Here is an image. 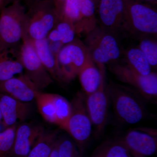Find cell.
<instances>
[{
    "label": "cell",
    "instance_id": "24",
    "mask_svg": "<svg viewBox=\"0 0 157 157\" xmlns=\"http://www.w3.org/2000/svg\"><path fill=\"white\" fill-rule=\"evenodd\" d=\"M16 124L0 132V157H12Z\"/></svg>",
    "mask_w": 157,
    "mask_h": 157
},
{
    "label": "cell",
    "instance_id": "23",
    "mask_svg": "<svg viewBox=\"0 0 157 157\" xmlns=\"http://www.w3.org/2000/svg\"><path fill=\"white\" fill-rule=\"evenodd\" d=\"M58 120V126L64 130L71 112V103L58 94H52Z\"/></svg>",
    "mask_w": 157,
    "mask_h": 157
},
{
    "label": "cell",
    "instance_id": "18",
    "mask_svg": "<svg viewBox=\"0 0 157 157\" xmlns=\"http://www.w3.org/2000/svg\"><path fill=\"white\" fill-rule=\"evenodd\" d=\"M106 68L99 69L92 60L82 68L78 76L86 95L94 92L100 87Z\"/></svg>",
    "mask_w": 157,
    "mask_h": 157
},
{
    "label": "cell",
    "instance_id": "27",
    "mask_svg": "<svg viewBox=\"0 0 157 157\" xmlns=\"http://www.w3.org/2000/svg\"><path fill=\"white\" fill-rule=\"evenodd\" d=\"M58 151L59 157H78V153L73 141L67 137L58 139Z\"/></svg>",
    "mask_w": 157,
    "mask_h": 157
},
{
    "label": "cell",
    "instance_id": "29",
    "mask_svg": "<svg viewBox=\"0 0 157 157\" xmlns=\"http://www.w3.org/2000/svg\"><path fill=\"white\" fill-rule=\"evenodd\" d=\"M67 0H53V4L58 15L62 19L64 10L65 3Z\"/></svg>",
    "mask_w": 157,
    "mask_h": 157
},
{
    "label": "cell",
    "instance_id": "5",
    "mask_svg": "<svg viewBox=\"0 0 157 157\" xmlns=\"http://www.w3.org/2000/svg\"><path fill=\"white\" fill-rule=\"evenodd\" d=\"M91 60L86 45L80 39L76 38L72 42L64 45L57 56L62 82L72 81Z\"/></svg>",
    "mask_w": 157,
    "mask_h": 157
},
{
    "label": "cell",
    "instance_id": "16",
    "mask_svg": "<svg viewBox=\"0 0 157 157\" xmlns=\"http://www.w3.org/2000/svg\"><path fill=\"white\" fill-rule=\"evenodd\" d=\"M21 46L0 48V82L22 73Z\"/></svg>",
    "mask_w": 157,
    "mask_h": 157
},
{
    "label": "cell",
    "instance_id": "2",
    "mask_svg": "<svg viewBox=\"0 0 157 157\" xmlns=\"http://www.w3.org/2000/svg\"><path fill=\"white\" fill-rule=\"evenodd\" d=\"M84 43L99 69L105 67L106 64L115 63L121 56L117 35L99 26L86 35Z\"/></svg>",
    "mask_w": 157,
    "mask_h": 157
},
{
    "label": "cell",
    "instance_id": "4",
    "mask_svg": "<svg viewBox=\"0 0 157 157\" xmlns=\"http://www.w3.org/2000/svg\"><path fill=\"white\" fill-rule=\"evenodd\" d=\"M0 48L21 45L26 7L21 0H16L0 9Z\"/></svg>",
    "mask_w": 157,
    "mask_h": 157
},
{
    "label": "cell",
    "instance_id": "13",
    "mask_svg": "<svg viewBox=\"0 0 157 157\" xmlns=\"http://www.w3.org/2000/svg\"><path fill=\"white\" fill-rule=\"evenodd\" d=\"M40 92L41 91L22 73L17 77H13L0 82V93L22 102L30 103L36 100Z\"/></svg>",
    "mask_w": 157,
    "mask_h": 157
},
{
    "label": "cell",
    "instance_id": "9",
    "mask_svg": "<svg viewBox=\"0 0 157 157\" xmlns=\"http://www.w3.org/2000/svg\"><path fill=\"white\" fill-rule=\"evenodd\" d=\"M109 70L121 82L135 88L147 98H157V75L152 72L148 75H143L127 65L117 63L111 64Z\"/></svg>",
    "mask_w": 157,
    "mask_h": 157
},
{
    "label": "cell",
    "instance_id": "19",
    "mask_svg": "<svg viewBox=\"0 0 157 157\" xmlns=\"http://www.w3.org/2000/svg\"><path fill=\"white\" fill-rule=\"evenodd\" d=\"M56 131L45 130L31 149L27 157H50L58 140Z\"/></svg>",
    "mask_w": 157,
    "mask_h": 157
},
{
    "label": "cell",
    "instance_id": "1",
    "mask_svg": "<svg viewBox=\"0 0 157 157\" xmlns=\"http://www.w3.org/2000/svg\"><path fill=\"white\" fill-rule=\"evenodd\" d=\"M60 20L53 3L36 0L26 12L22 41L45 39Z\"/></svg>",
    "mask_w": 157,
    "mask_h": 157
},
{
    "label": "cell",
    "instance_id": "35",
    "mask_svg": "<svg viewBox=\"0 0 157 157\" xmlns=\"http://www.w3.org/2000/svg\"><path fill=\"white\" fill-rule=\"evenodd\" d=\"M2 113H1V110H0V122L2 121Z\"/></svg>",
    "mask_w": 157,
    "mask_h": 157
},
{
    "label": "cell",
    "instance_id": "8",
    "mask_svg": "<svg viewBox=\"0 0 157 157\" xmlns=\"http://www.w3.org/2000/svg\"><path fill=\"white\" fill-rule=\"evenodd\" d=\"M20 51L24 75L39 91L50 85L53 78L42 64L32 43L27 40L22 41Z\"/></svg>",
    "mask_w": 157,
    "mask_h": 157
},
{
    "label": "cell",
    "instance_id": "17",
    "mask_svg": "<svg viewBox=\"0 0 157 157\" xmlns=\"http://www.w3.org/2000/svg\"><path fill=\"white\" fill-rule=\"evenodd\" d=\"M28 41V40H27ZM30 41L33 44L37 55L53 80L62 82L57 57L51 49L47 38Z\"/></svg>",
    "mask_w": 157,
    "mask_h": 157
},
{
    "label": "cell",
    "instance_id": "26",
    "mask_svg": "<svg viewBox=\"0 0 157 157\" xmlns=\"http://www.w3.org/2000/svg\"><path fill=\"white\" fill-rule=\"evenodd\" d=\"M61 20H64L72 24L76 31L80 20L79 0L66 1L63 14Z\"/></svg>",
    "mask_w": 157,
    "mask_h": 157
},
{
    "label": "cell",
    "instance_id": "3",
    "mask_svg": "<svg viewBox=\"0 0 157 157\" xmlns=\"http://www.w3.org/2000/svg\"><path fill=\"white\" fill-rule=\"evenodd\" d=\"M141 0H125L124 30L141 37L156 36L157 11Z\"/></svg>",
    "mask_w": 157,
    "mask_h": 157
},
{
    "label": "cell",
    "instance_id": "11",
    "mask_svg": "<svg viewBox=\"0 0 157 157\" xmlns=\"http://www.w3.org/2000/svg\"><path fill=\"white\" fill-rule=\"evenodd\" d=\"M105 73H103L100 87L94 92L86 96V104L89 115L97 132H103L106 125L109 97L105 85Z\"/></svg>",
    "mask_w": 157,
    "mask_h": 157
},
{
    "label": "cell",
    "instance_id": "15",
    "mask_svg": "<svg viewBox=\"0 0 157 157\" xmlns=\"http://www.w3.org/2000/svg\"><path fill=\"white\" fill-rule=\"evenodd\" d=\"M45 130L42 126L33 124L22 123L17 126L12 157H27Z\"/></svg>",
    "mask_w": 157,
    "mask_h": 157
},
{
    "label": "cell",
    "instance_id": "32",
    "mask_svg": "<svg viewBox=\"0 0 157 157\" xmlns=\"http://www.w3.org/2000/svg\"><path fill=\"white\" fill-rule=\"evenodd\" d=\"M36 0H21V1H22L24 3L25 6L28 9L34 2Z\"/></svg>",
    "mask_w": 157,
    "mask_h": 157
},
{
    "label": "cell",
    "instance_id": "21",
    "mask_svg": "<svg viewBox=\"0 0 157 157\" xmlns=\"http://www.w3.org/2000/svg\"><path fill=\"white\" fill-rule=\"evenodd\" d=\"M127 65L143 75L151 73L152 67L146 57L138 47L130 48L125 52Z\"/></svg>",
    "mask_w": 157,
    "mask_h": 157
},
{
    "label": "cell",
    "instance_id": "6",
    "mask_svg": "<svg viewBox=\"0 0 157 157\" xmlns=\"http://www.w3.org/2000/svg\"><path fill=\"white\" fill-rule=\"evenodd\" d=\"M106 88L116 114L122 121L134 124L142 121L144 109L135 96L117 85H109Z\"/></svg>",
    "mask_w": 157,
    "mask_h": 157
},
{
    "label": "cell",
    "instance_id": "14",
    "mask_svg": "<svg viewBox=\"0 0 157 157\" xmlns=\"http://www.w3.org/2000/svg\"><path fill=\"white\" fill-rule=\"evenodd\" d=\"M30 103L22 102L0 93V110L2 123L6 128L16 124L17 121L26 120L32 112Z\"/></svg>",
    "mask_w": 157,
    "mask_h": 157
},
{
    "label": "cell",
    "instance_id": "31",
    "mask_svg": "<svg viewBox=\"0 0 157 157\" xmlns=\"http://www.w3.org/2000/svg\"><path fill=\"white\" fill-rule=\"evenodd\" d=\"M57 141L56 143L55 144V146L54 147L52 151L50 157H59V156L58 151Z\"/></svg>",
    "mask_w": 157,
    "mask_h": 157
},
{
    "label": "cell",
    "instance_id": "10",
    "mask_svg": "<svg viewBox=\"0 0 157 157\" xmlns=\"http://www.w3.org/2000/svg\"><path fill=\"white\" fill-rule=\"evenodd\" d=\"M125 0H100L96 12L102 28L117 34L124 31Z\"/></svg>",
    "mask_w": 157,
    "mask_h": 157
},
{
    "label": "cell",
    "instance_id": "33",
    "mask_svg": "<svg viewBox=\"0 0 157 157\" xmlns=\"http://www.w3.org/2000/svg\"><path fill=\"white\" fill-rule=\"evenodd\" d=\"M141 1L146 2L154 6L157 5V0H141Z\"/></svg>",
    "mask_w": 157,
    "mask_h": 157
},
{
    "label": "cell",
    "instance_id": "22",
    "mask_svg": "<svg viewBox=\"0 0 157 157\" xmlns=\"http://www.w3.org/2000/svg\"><path fill=\"white\" fill-rule=\"evenodd\" d=\"M35 101L39 113L46 121L58 125L56 110L52 94L40 92Z\"/></svg>",
    "mask_w": 157,
    "mask_h": 157
},
{
    "label": "cell",
    "instance_id": "7",
    "mask_svg": "<svg viewBox=\"0 0 157 157\" xmlns=\"http://www.w3.org/2000/svg\"><path fill=\"white\" fill-rule=\"evenodd\" d=\"M86 95L79 92L71 101V112L64 129L79 145L90 136L93 124L86 104Z\"/></svg>",
    "mask_w": 157,
    "mask_h": 157
},
{
    "label": "cell",
    "instance_id": "28",
    "mask_svg": "<svg viewBox=\"0 0 157 157\" xmlns=\"http://www.w3.org/2000/svg\"><path fill=\"white\" fill-rule=\"evenodd\" d=\"M99 157H132L128 150L119 142L109 147Z\"/></svg>",
    "mask_w": 157,
    "mask_h": 157
},
{
    "label": "cell",
    "instance_id": "30",
    "mask_svg": "<svg viewBox=\"0 0 157 157\" xmlns=\"http://www.w3.org/2000/svg\"><path fill=\"white\" fill-rule=\"evenodd\" d=\"M16 0H0V9L9 6Z\"/></svg>",
    "mask_w": 157,
    "mask_h": 157
},
{
    "label": "cell",
    "instance_id": "34",
    "mask_svg": "<svg viewBox=\"0 0 157 157\" xmlns=\"http://www.w3.org/2000/svg\"><path fill=\"white\" fill-rule=\"evenodd\" d=\"M92 1L94 3L95 5L96 10H97V7H98V3H99L100 0H92Z\"/></svg>",
    "mask_w": 157,
    "mask_h": 157
},
{
    "label": "cell",
    "instance_id": "12",
    "mask_svg": "<svg viewBox=\"0 0 157 157\" xmlns=\"http://www.w3.org/2000/svg\"><path fill=\"white\" fill-rule=\"evenodd\" d=\"M120 142L136 157L151 156L157 151L155 132L151 133L143 130H132Z\"/></svg>",
    "mask_w": 157,
    "mask_h": 157
},
{
    "label": "cell",
    "instance_id": "36",
    "mask_svg": "<svg viewBox=\"0 0 157 157\" xmlns=\"http://www.w3.org/2000/svg\"><path fill=\"white\" fill-rule=\"evenodd\" d=\"M47 1H49V2H52L53 3V0H47Z\"/></svg>",
    "mask_w": 157,
    "mask_h": 157
},
{
    "label": "cell",
    "instance_id": "20",
    "mask_svg": "<svg viewBox=\"0 0 157 157\" xmlns=\"http://www.w3.org/2000/svg\"><path fill=\"white\" fill-rule=\"evenodd\" d=\"M76 29L72 24L60 20L46 38L49 43H59L64 46L76 39Z\"/></svg>",
    "mask_w": 157,
    "mask_h": 157
},
{
    "label": "cell",
    "instance_id": "25",
    "mask_svg": "<svg viewBox=\"0 0 157 157\" xmlns=\"http://www.w3.org/2000/svg\"><path fill=\"white\" fill-rule=\"evenodd\" d=\"M148 37H141L138 48L146 57L152 68L157 65V42L155 39Z\"/></svg>",
    "mask_w": 157,
    "mask_h": 157
}]
</instances>
